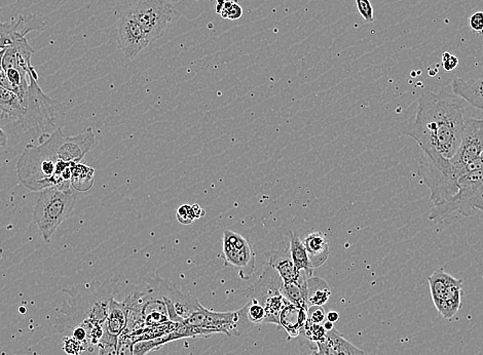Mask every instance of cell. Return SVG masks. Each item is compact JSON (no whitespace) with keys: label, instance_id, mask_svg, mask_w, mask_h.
<instances>
[{"label":"cell","instance_id":"obj_1","mask_svg":"<svg viewBox=\"0 0 483 355\" xmlns=\"http://www.w3.org/2000/svg\"><path fill=\"white\" fill-rule=\"evenodd\" d=\"M465 102L446 89L427 91L419 99L416 118L404 134L435 165L453 158L461 145L468 119Z\"/></svg>","mask_w":483,"mask_h":355},{"label":"cell","instance_id":"obj_2","mask_svg":"<svg viewBox=\"0 0 483 355\" xmlns=\"http://www.w3.org/2000/svg\"><path fill=\"white\" fill-rule=\"evenodd\" d=\"M63 131L57 129L38 145L28 144L17 161V175L23 186L40 192L51 187L71 186L74 163H65L58 156Z\"/></svg>","mask_w":483,"mask_h":355},{"label":"cell","instance_id":"obj_3","mask_svg":"<svg viewBox=\"0 0 483 355\" xmlns=\"http://www.w3.org/2000/svg\"><path fill=\"white\" fill-rule=\"evenodd\" d=\"M76 199L78 195L71 186H55L40 191L34 207L33 219L46 244H51L55 231L69 218Z\"/></svg>","mask_w":483,"mask_h":355},{"label":"cell","instance_id":"obj_4","mask_svg":"<svg viewBox=\"0 0 483 355\" xmlns=\"http://www.w3.org/2000/svg\"><path fill=\"white\" fill-rule=\"evenodd\" d=\"M38 75H29V87L23 99L25 113L18 123L25 133H33L42 142L54 133L58 118L59 102L51 99L37 84Z\"/></svg>","mask_w":483,"mask_h":355},{"label":"cell","instance_id":"obj_5","mask_svg":"<svg viewBox=\"0 0 483 355\" xmlns=\"http://www.w3.org/2000/svg\"><path fill=\"white\" fill-rule=\"evenodd\" d=\"M474 210L483 212V170L466 174L457 183V192L448 203L433 207L429 220H444L453 214L470 217Z\"/></svg>","mask_w":483,"mask_h":355},{"label":"cell","instance_id":"obj_6","mask_svg":"<svg viewBox=\"0 0 483 355\" xmlns=\"http://www.w3.org/2000/svg\"><path fill=\"white\" fill-rule=\"evenodd\" d=\"M129 12L143 29L150 44L163 37L168 27L182 16L167 0H140Z\"/></svg>","mask_w":483,"mask_h":355},{"label":"cell","instance_id":"obj_7","mask_svg":"<svg viewBox=\"0 0 483 355\" xmlns=\"http://www.w3.org/2000/svg\"><path fill=\"white\" fill-rule=\"evenodd\" d=\"M183 324L207 329L213 334H225L229 337L242 335L252 327L247 320L244 307L240 308L237 311L216 312L207 309L203 305L185 320Z\"/></svg>","mask_w":483,"mask_h":355},{"label":"cell","instance_id":"obj_8","mask_svg":"<svg viewBox=\"0 0 483 355\" xmlns=\"http://www.w3.org/2000/svg\"><path fill=\"white\" fill-rule=\"evenodd\" d=\"M483 151V119L468 118L461 145L453 158L448 159L446 176L459 183L467 174V167L480 156Z\"/></svg>","mask_w":483,"mask_h":355},{"label":"cell","instance_id":"obj_9","mask_svg":"<svg viewBox=\"0 0 483 355\" xmlns=\"http://www.w3.org/2000/svg\"><path fill=\"white\" fill-rule=\"evenodd\" d=\"M222 254L225 266L235 268L242 280H250L255 270L256 254L246 238L229 229L225 230Z\"/></svg>","mask_w":483,"mask_h":355},{"label":"cell","instance_id":"obj_10","mask_svg":"<svg viewBox=\"0 0 483 355\" xmlns=\"http://www.w3.org/2000/svg\"><path fill=\"white\" fill-rule=\"evenodd\" d=\"M118 44L128 60L136 58L150 44L143 29L129 10L118 21Z\"/></svg>","mask_w":483,"mask_h":355},{"label":"cell","instance_id":"obj_11","mask_svg":"<svg viewBox=\"0 0 483 355\" xmlns=\"http://www.w3.org/2000/svg\"><path fill=\"white\" fill-rule=\"evenodd\" d=\"M33 54L34 50L27 42L24 32H20L4 51L2 70L17 69L27 75H37L31 63Z\"/></svg>","mask_w":483,"mask_h":355},{"label":"cell","instance_id":"obj_12","mask_svg":"<svg viewBox=\"0 0 483 355\" xmlns=\"http://www.w3.org/2000/svg\"><path fill=\"white\" fill-rule=\"evenodd\" d=\"M95 143L93 129L88 127L80 135L64 138L58 149L59 158L65 163H80Z\"/></svg>","mask_w":483,"mask_h":355},{"label":"cell","instance_id":"obj_13","mask_svg":"<svg viewBox=\"0 0 483 355\" xmlns=\"http://www.w3.org/2000/svg\"><path fill=\"white\" fill-rule=\"evenodd\" d=\"M267 256L270 266L276 270L284 284L299 282L306 273V271L297 269L291 259L290 253L285 248L272 251Z\"/></svg>","mask_w":483,"mask_h":355},{"label":"cell","instance_id":"obj_14","mask_svg":"<svg viewBox=\"0 0 483 355\" xmlns=\"http://www.w3.org/2000/svg\"><path fill=\"white\" fill-rule=\"evenodd\" d=\"M321 355H365L362 349L346 339L337 329L327 331L324 341L317 343Z\"/></svg>","mask_w":483,"mask_h":355},{"label":"cell","instance_id":"obj_15","mask_svg":"<svg viewBox=\"0 0 483 355\" xmlns=\"http://www.w3.org/2000/svg\"><path fill=\"white\" fill-rule=\"evenodd\" d=\"M306 320H308V310L287 301L281 311L279 326L286 331L289 339H291L301 335Z\"/></svg>","mask_w":483,"mask_h":355},{"label":"cell","instance_id":"obj_16","mask_svg":"<svg viewBox=\"0 0 483 355\" xmlns=\"http://www.w3.org/2000/svg\"><path fill=\"white\" fill-rule=\"evenodd\" d=\"M452 89L457 97L483 111V76L469 80L455 78L452 82Z\"/></svg>","mask_w":483,"mask_h":355},{"label":"cell","instance_id":"obj_17","mask_svg":"<svg viewBox=\"0 0 483 355\" xmlns=\"http://www.w3.org/2000/svg\"><path fill=\"white\" fill-rule=\"evenodd\" d=\"M302 242L308 253L313 269L322 266L331 254L328 238L326 235L322 233H310L302 240Z\"/></svg>","mask_w":483,"mask_h":355},{"label":"cell","instance_id":"obj_18","mask_svg":"<svg viewBox=\"0 0 483 355\" xmlns=\"http://www.w3.org/2000/svg\"><path fill=\"white\" fill-rule=\"evenodd\" d=\"M128 326V311L123 302H118L112 298L110 301L109 311L103 325V331L109 335L118 337Z\"/></svg>","mask_w":483,"mask_h":355},{"label":"cell","instance_id":"obj_19","mask_svg":"<svg viewBox=\"0 0 483 355\" xmlns=\"http://www.w3.org/2000/svg\"><path fill=\"white\" fill-rule=\"evenodd\" d=\"M0 113L3 118L18 125L25 113L22 99L14 91L0 86Z\"/></svg>","mask_w":483,"mask_h":355},{"label":"cell","instance_id":"obj_20","mask_svg":"<svg viewBox=\"0 0 483 355\" xmlns=\"http://www.w3.org/2000/svg\"><path fill=\"white\" fill-rule=\"evenodd\" d=\"M462 286H463V280H457L446 290L438 305V312L446 320H452L461 308L462 293H463Z\"/></svg>","mask_w":483,"mask_h":355},{"label":"cell","instance_id":"obj_21","mask_svg":"<svg viewBox=\"0 0 483 355\" xmlns=\"http://www.w3.org/2000/svg\"><path fill=\"white\" fill-rule=\"evenodd\" d=\"M331 296V290L328 284L322 278L310 276L308 278V290H306V302L310 306H324Z\"/></svg>","mask_w":483,"mask_h":355},{"label":"cell","instance_id":"obj_22","mask_svg":"<svg viewBox=\"0 0 483 355\" xmlns=\"http://www.w3.org/2000/svg\"><path fill=\"white\" fill-rule=\"evenodd\" d=\"M308 274H304L301 280L297 282H288L281 284L280 292L282 296L295 305L301 306L308 310V302H306V290H308Z\"/></svg>","mask_w":483,"mask_h":355},{"label":"cell","instance_id":"obj_23","mask_svg":"<svg viewBox=\"0 0 483 355\" xmlns=\"http://www.w3.org/2000/svg\"><path fill=\"white\" fill-rule=\"evenodd\" d=\"M459 278L453 277L450 274L446 273L442 268L433 272L431 276L428 277L430 291H431L432 300L434 305L437 308L444 297V293L452 284H455Z\"/></svg>","mask_w":483,"mask_h":355},{"label":"cell","instance_id":"obj_24","mask_svg":"<svg viewBox=\"0 0 483 355\" xmlns=\"http://www.w3.org/2000/svg\"><path fill=\"white\" fill-rule=\"evenodd\" d=\"M289 253L297 269L306 271L310 276L314 275V269L310 266V259H308L304 242L297 233H291Z\"/></svg>","mask_w":483,"mask_h":355},{"label":"cell","instance_id":"obj_25","mask_svg":"<svg viewBox=\"0 0 483 355\" xmlns=\"http://www.w3.org/2000/svg\"><path fill=\"white\" fill-rule=\"evenodd\" d=\"M94 175H95V170L93 167H88L84 163H76L72 167L71 180H70L72 188L80 192L90 190L94 184Z\"/></svg>","mask_w":483,"mask_h":355},{"label":"cell","instance_id":"obj_26","mask_svg":"<svg viewBox=\"0 0 483 355\" xmlns=\"http://www.w3.org/2000/svg\"><path fill=\"white\" fill-rule=\"evenodd\" d=\"M243 307H244L247 320L252 326L265 324L267 313L261 302L257 301L254 298H249V301Z\"/></svg>","mask_w":483,"mask_h":355},{"label":"cell","instance_id":"obj_27","mask_svg":"<svg viewBox=\"0 0 483 355\" xmlns=\"http://www.w3.org/2000/svg\"><path fill=\"white\" fill-rule=\"evenodd\" d=\"M21 22V18L10 23L0 22V51L4 50L14 42L15 38L21 32L19 31Z\"/></svg>","mask_w":483,"mask_h":355},{"label":"cell","instance_id":"obj_28","mask_svg":"<svg viewBox=\"0 0 483 355\" xmlns=\"http://www.w3.org/2000/svg\"><path fill=\"white\" fill-rule=\"evenodd\" d=\"M204 215H205V210L197 203L191 206L183 205L176 210V217L183 225L193 224L195 220L201 218Z\"/></svg>","mask_w":483,"mask_h":355},{"label":"cell","instance_id":"obj_29","mask_svg":"<svg viewBox=\"0 0 483 355\" xmlns=\"http://www.w3.org/2000/svg\"><path fill=\"white\" fill-rule=\"evenodd\" d=\"M301 335L308 340V343H314L316 345L317 343L324 341L327 331H325L323 325L314 324L308 320L302 329Z\"/></svg>","mask_w":483,"mask_h":355},{"label":"cell","instance_id":"obj_30","mask_svg":"<svg viewBox=\"0 0 483 355\" xmlns=\"http://www.w3.org/2000/svg\"><path fill=\"white\" fill-rule=\"evenodd\" d=\"M134 342L131 334L123 331L118 336V345H116V355H134Z\"/></svg>","mask_w":483,"mask_h":355},{"label":"cell","instance_id":"obj_31","mask_svg":"<svg viewBox=\"0 0 483 355\" xmlns=\"http://www.w3.org/2000/svg\"><path fill=\"white\" fill-rule=\"evenodd\" d=\"M220 16L223 19H227V20H239L243 16L242 6L238 2L233 1V0H229V1L227 0L222 10H221Z\"/></svg>","mask_w":483,"mask_h":355},{"label":"cell","instance_id":"obj_32","mask_svg":"<svg viewBox=\"0 0 483 355\" xmlns=\"http://www.w3.org/2000/svg\"><path fill=\"white\" fill-rule=\"evenodd\" d=\"M356 6L366 23L374 22V8L370 0H356Z\"/></svg>","mask_w":483,"mask_h":355},{"label":"cell","instance_id":"obj_33","mask_svg":"<svg viewBox=\"0 0 483 355\" xmlns=\"http://www.w3.org/2000/svg\"><path fill=\"white\" fill-rule=\"evenodd\" d=\"M63 347L66 354L70 355H80V352H84L82 342L78 341L73 337H66L64 339Z\"/></svg>","mask_w":483,"mask_h":355},{"label":"cell","instance_id":"obj_34","mask_svg":"<svg viewBox=\"0 0 483 355\" xmlns=\"http://www.w3.org/2000/svg\"><path fill=\"white\" fill-rule=\"evenodd\" d=\"M308 320L314 324L322 325L326 320V313L323 306H310L308 308Z\"/></svg>","mask_w":483,"mask_h":355},{"label":"cell","instance_id":"obj_35","mask_svg":"<svg viewBox=\"0 0 483 355\" xmlns=\"http://www.w3.org/2000/svg\"><path fill=\"white\" fill-rule=\"evenodd\" d=\"M442 67L446 71L450 72L459 66V59L450 53H444L441 57Z\"/></svg>","mask_w":483,"mask_h":355},{"label":"cell","instance_id":"obj_36","mask_svg":"<svg viewBox=\"0 0 483 355\" xmlns=\"http://www.w3.org/2000/svg\"><path fill=\"white\" fill-rule=\"evenodd\" d=\"M469 25L473 31L483 33V12H476L470 17Z\"/></svg>","mask_w":483,"mask_h":355},{"label":"cell","instance_id":"obj_37","mask_svg":"<svg viewBox=\"0 0 483 355\" xmlns=\"http://www.w3.org/2000/svg\"><path fill=\"white\" fill-rule=\"evenodd\" d=\"M72 337L74 339L78 340V341L85 343L88 340V334H87L86 329L82 327H76L73 329V334H72Z\"/></svg>","mask_w":483,"mask_h":355},{"label":"cell","instance_id":"obj_38","mask_svg":"<svg viewBox=\"0 0 483 355\" xmlns=\"http://www.w3.org/2000/svg\"><path fill=\"white\" fill-rule=\"evenodd\" d=\"M338 320H340V314L336 311H329L326 314V320H329V322H333V324L337 322Z\"/></svg>","mask_w":483,"mask_h":355},{"label":"cell","instance_id":"obj_39","mask_svg":"<svg viewBox=\"0 0 483 355\" xmlns=\"http://www.w3.org/2000/svg\"><path fill=\"white\" fill-rule=\"evenodd\" d=\"M225 2H227V0H216V2H215V12H216V14L220 15Z\"/></svg>","mask_w":483,"mask_h":355},{"label":"cell","instance_id":"obj_40","mask_svg":"<svg viewBox=\"0 0 483 355\" xmlns=\"http://www.w3.org/2000/svg\"><path fill=\"white\" fill-rule=\"evenodd\" d=\"M6 144H8V137L3 129L0 127V147H4Z\"/></svg>","mask_w":483,"mask_h":355},{"label":"cell","instance_id":"obj_41","mask_svg":"<svg viewBox=\"0 0 483 355\" xmlns=\"http://www.w3.org/2000/svg\"><path fill=\"white\" fill-rule=\"evenodd\" d=\"M333 325V322H329V320H326V322H324V324H323V327H324L325 331H333V329H334Z\"/></svg>","mask_w":483,"mask_h":355},{"label":"cell","instance_id":"obj_42","mask_svg":"<svg viewBox=\"0 0 483 355\" xmlns=\"http://www.w3.org/2000/svg\"><path fill=\"white\" fill-rule=\"evenodd\" d=\"M4 51H6V48L0 51V71L2 70V58H3Z\"/></svg>","mask_w":483,"mask_h":355},{"label":"cell","instance_id":"obj_43","mask_svg":"<svg viewBox=\"0 0 483 355\" xmlns=\"http://www.w3.org/2000/svg\"><path fill=\"white\" fill-rule=\"evenodd\" d=\"M319 354H320V352H319ZM320 355H321V354H320Z\"/></svg>","mask_w":483,"mask_h":355}]
</instances>
